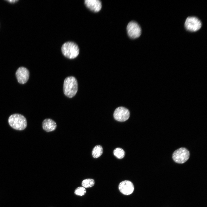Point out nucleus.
Masks as SVG:
<instances>
[{
  "label": "nucleus",
  "instance_id": "1",
  "mask_svg": "<svg viewBox=\"0 0 207 207\" xmlns=\"http://www.w3.org/2000/svg\"><path fill=\"white\" fill-rule=\"evenodd\" d=\"M78 90V83L74 76H68L65 79L63 84V91L65 95L71 98L74 97Z\"/></svg>",
  "mask_w": 207,
  "mask_h": 207
},
{
  "label": "nucleus",
  "instance_id": "2",
  "mask_svg": "<svg viewBox=\"0 0 207 207\" xmlns=\"http://www.w3.org/2000/svg\"><path fill=\"white\" fill-rule=\"evenodd\" d=\"M10 126L14 129L18 130H22L26 127L27 121L23 115L15 114L11 115L8 119Z\"/></svg>",
  "mask_w": 207,
  "mask_h": 207
},
{
  "label": "nucleus",
  "instance_id": "3",
  "mask_svg": "<svg viewBox=\"0 0 207 207\" xmlns=\"http://www.w3.org/2000/svg\"><path fill=\"white\" fill-rule=\"evenodd\" d=\"M61 50L63 54L70 59H73L78 55L79 49L78 46L72 42H68L62 46Z\"/></svg>",
  "mask_w": 207,
  "mask_h": 207
},
{
  "label": "nucleus",
  "instance_id": "4",
  "mask_svg": "<svg viewBox=\"0 0 207 207\" xmlns=\"http://www.w3.org/2000/svg\"><path fill=\"white\" fill-rule=\"evenodd\" d=\"M190 153L186 148L181 147L176 150L173 153L172 158L176 163L182 164L185 163L189 159Z\"/></svg>",
  "mask_w": 207,
  "mask_h": 207
},
{
  "label": "nucleus",
  "instance_id": "5",
  "mask_svg": "<svg viewBox=\"0 0 207 207\" xmlns=\"http://www.w3.org/2000/svg\"><path fill=\"white\" fill-rule=\"evenodd\" d=\"M200 21L195 17H189L186 19L185 26L186 29L190 32H195L199 30L202 26Z\"/></svg>",
  "mask_w": 207,
  "mask_h": 207
},
{
  "label": "nucleus",
  "instance_id": "6",
  "mask_svg": "<svg viewBox=\"0 0 207 207\" xmlns=\"http://www.w3.org/2000/svg\"><path fill=\"white\" fill-rule=\"evenodd\" d=\"M126 29L129 36L131 39L137 38L141 35V28L135 22L132 21L130 22L127 25Z\"/></svg>",
  "mask_w": 207,
  "mask_h": 207
},
{
  "label": "nucleus",
  "instance_id": "7",
  "mask_svg": "<svg viewBox=\"0 0 207 207\" xmlns=\"http://www.w3.org/2000/svg\"><path fill=\"white\" fill-rule=\"evenodd\" d=\"M129 110L123 107H120L116 108L114 113V119L119 122L126 121L129 119Z\"/></svg>",
  "mask_w": 207,
  "mask_h": 207
},
{
  "label": "nucleus",
  "instance_id": "8",
  "mask_svg": "<svg viewBox=\"0 0 207 207\" xmlns=\"http://www.w3.org/2000/svg\"><path fill=\"white\" fill-rule=\"evenodd\" d=\"M118 189L123 194L129 195L133 193L134 188L131 182L129 180H124L119 183Z\"/></svg>",
  "mask_w": 207,
  "mask_h": 207
},
{
  "label": "nucleus",
  "instance_id": "9",
  "mask_svg": "<svg viewBox=\"0 0 207 207\" xmlns=\"http://www.w3.org/2000/svg\"><path fill=\"white\" fill-rule=\"evenodd\" d=\"M18 82L20 83L24 84L28 80L29 76V72L26 68L21 67H19L16 73Z\"/></svg>",
  "mask_w": 207,
  "mask_h": 207
},
{
  "label": "nucleus",
  "instance_id": "10",
  "mask_svg": "<svg viewBox=\"0 0 207 207\" xmlns=\"http://www.w3.org/2000/svg\"><path fill=\"white\" fill-rule=\"evenodd\" d=\"M85 4L90 10L94 12H99L101 9V3L99 0H85Z\"/></svg>",
  "mask_w": 207,
  "mask_h": 207
},
{
  "label": "nucleus",
  "instance_id": "11",
  "mask_svg": "<svg viewBox=\"0 0 207 207\" xmlns=\"http://www.w3.org/2000/svg\"><path fill=\"white\" fill-rule=\"evenodd\" d=\"M42 125L43 129L47 132L55 130L57 127L55 122L49 118L45 119L43 122Z\"/></svg>",
  "mask_w": 207,
  "mask_h": 207
},
{
  "label": "nucleus",
  "instance_id": "12",
  "mask_svg": "<svg viewBox=\"0 0 207 207\" xmlns=\"http://www.w3.org/2000/svg\"><path fill=\"white\" fill-rule=\"evenodd\" d=\"M103 149L101 146L97 145L93 148L92 152V155L95 158H97L100 157L102 154Z\"/></svg>",
  "mask_w": 207,
  "mask_h": 207
},
{
  "label": "nucleus",
  "instance_id": "13",
  "mask_svg": "<svg viewBox=\"0 0 207 207\" xmlns=\"http://www.w3.org/2000/svg\"><path fill=\"white\" fill-rule=\"evenodd\" d=\"M95 181L94 179H86L82 182V186L85 188L91 187L95 184Z\"/></svg>",
  "mask_w": 207,
  "mask_h": 207
},
{
  "label": "nucleus",
  "instance_id": "14",
  "mask_svg": "<svg viewBox=\"0 0 207 207\" xmlns=\"http://www.w3.org/2000/svg\"><path fill=\"white\" fill-rule=\"evenodd\" d=\"M114 155L118 158L121 159L123 158L125 155L124 150L120 148H116L113 151Z\"/></svg>",
  "mask_w": 207,
  "mask_h": 207
},
{
  "label": "nucleus",
  "instance_id": "15",
  "mask_svg": "<svg viewBox=\"0 0 207 207\" xmlns=\"http://www.w3.org/2000/svg\"><path fill=\"white\" fill-rule=\"evenodd\" d=\"M86 191L85 188L83 187H79L75 189L74 193L77 195L82 196L86 193Z\"/></svg>",
  "mask_w": 207,
  "mask_h": 207
},
{
  "label": "nucleus",
  "instance_id": "16",
  "mask_svg": "<svg viewBox=\"0 0 207 207\" xmlns=\"http://www.w3.org/2000/svg\"><path fill=\"white\" fill-rule=\"evenodd\" d=\"M7 1H8V2H10V3H14L15 2H16L18 1V0H7Z\"/></svg>",
  "mask_w": 207,
  "mask_h": 207
}]
</instances>
